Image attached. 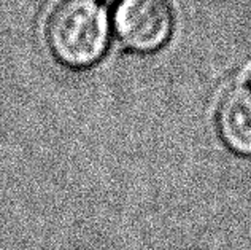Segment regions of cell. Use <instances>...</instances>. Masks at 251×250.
I'll return each mask as SVG.
<instances>
[{
    "label": "cell",
    "mask_w": 251,
    "mask_h": 250,
    "mask_svg": "<svg viewBox=\"0 0 251 250\" xmlns=\"http://www.w3.org/2000/svg\"><path fill=\"white\" fill-rule=\"evenodd\" d=\"M51 51L64 64L88 65L108 42V16L102 0H57L45 21Z\"/></svg>",
    "instance_id": "1"
},
{
    "label": "cell",
    "mask_w": 251,
    "mask_h": 250,
    "mask_svg": "<svg viewBox=\"0 0 251 250\" xmlns=\"http://www.w3.org/2000/svg\"><path fill=\"white\" fill-rule=\"evenodd\" d=\"M113 23L129 47L151 50L170 35L174 8L169 0H115Z\"/></svg>",
    "instance_id": "2"
},
{
    "label": "cell",
    "mask_w": 251,
    "mask_h": 250,
    "mask_svg": "<svg viewBox=\"0 0 251 250\" xmlns=\"http://www.w3.org/2000/svg\"><path fill=\"white\" fill-rule=\"evenodd\" d=\"M218 129L224 143L240 155L251 156V86L229 88L218 105Z\"/></svg>",
    "instance_id": "3"
},
{
    "label": "cell",
    "mask_w": 251,
    "mask_h": 250,
    "mask_svg": "<svg viewBox=\"0 0 251 250\" xmlns=\"http://www.w3.org/2000/svg\"><path fill=\"white\" fill-rule=\"evenodd\" d=\"M247 84H250V86H251V70L248 72V83Z\"/></svg>",
    "instance_id": "4"
}]
</instances>
